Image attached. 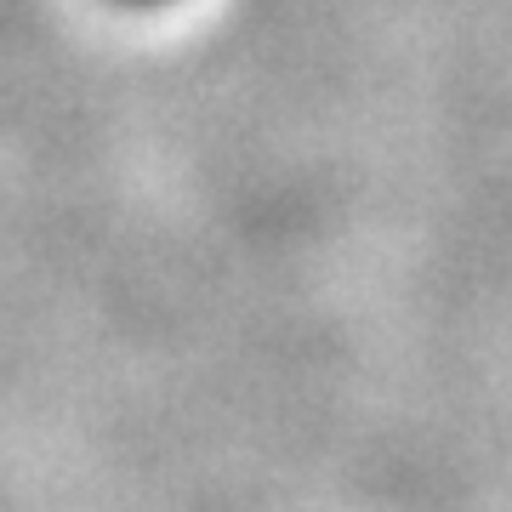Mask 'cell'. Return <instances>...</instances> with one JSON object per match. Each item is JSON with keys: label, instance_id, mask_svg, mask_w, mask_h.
I'll list each match as a JSON object with an SVG mask.
<instances>
[{"label": "cell", "instance_id": "obj_1", "mask_svg": "<svg viewBox=\"0 0 512 512\" xmlns=\"http://www.w3.org/2000/svg\"><path fill=\"white\" fill-rule=\"evenodd\" d=\"M137 6H160V0H137Z\"/></svg>", "mask_w": 512, "mask_h": 512}]
</instances>
